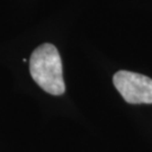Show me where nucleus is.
<instances>
[{"label":"nucleus","mask_w":152,"mask_h":152,"mask_svg":"<svg viewBox=\"0 0 152 152\" xmlns=\"http://www.w3.org/2000/svg\"><path fill=\"white\" fill-rule=\"evenodd\" d=\"M29 72L44 91L54 96L64 94L61 56L53 44H42L33 52L29 59Z\"/></svg>","instance_id":"1"},{"label":"nucleus","mask_w":152,"mask_h":152,"mask_svg":"<svg viewBox=\"0 0 152 152\" xmlns=\"http://www.w3.org/2000/svg\"><path fill=\"white\" fill-rule=\"evenodd\" d=\"M115 88L129 104H152V79L131 71H118L113 77Z\"/></svg>","instance_id":"2"}]
</instances>
